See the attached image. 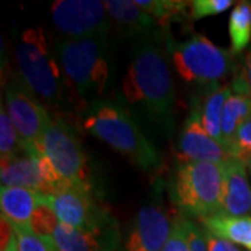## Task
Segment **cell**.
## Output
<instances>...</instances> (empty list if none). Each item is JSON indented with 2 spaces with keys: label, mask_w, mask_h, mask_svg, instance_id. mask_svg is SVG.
<instances>
[{
  "label": "cell",
  "mask_w": 251,
  "mask_h": 251,
  "mask_svg": "<svg viewBox=\"0 0 251 251\" xmlns=\"http://www.w3.org/2000/svg\"><path fill=\"white\" fill-rule=\"evenodd\" d=\"M232 94L230 85L214 84L208 90L201 103L202 126L215 141L222 144V115L226 99Z\"/></svg>",
  "instance_id": "obj_19"
},
{
  "label": "cell",
  "mask_w": 251,
  "mask_h": 251,
  "mask_svg": "<svg viewBox=\"0 0 251 251\" xmlns=\"http://www.w3.org/2000/svg\"><path fill=\"white\" fill-rule=\"evenodd\" d=\"M126 99L143 112L163 133L176 122V90L165 54L148 39L135 45L123 80Z\"/></svg>",
  "instance_id": "obj_1"
},
{
  "label": "cell",
  "mask_w": 251,
  "mask_h": 251,
  "mask_svg": "<svg viewBox=\"0 0 251 251\" xmlns=\"http://www.w3.org/2000/svg\"><path fill=\"white\" fill-rule=\"evenodd\" d=\"M233 4L232 0H193L190 1L188 17L191 20H201L209 16H216L229 10Z\"/></svg>",
  "instance_id": "obj_27"
},
{
  "label": "cell",
  "mask_w": 251,
  "mask_h": 251,
  "mask_svg": "<svg viewBox=\"0 0 251 251\" xmlns=\"http://www.w3.org/2000/svg\"><path fill=\"white\" fill-rule=\"evenodd\" d=\"M18 251H59L53 239L41 237L32 232H16Z\"/></svg>",
  "instance_id": "obj_28"
},
{
  "label": "cell",
  "mask_w": 251,
  "mask_h": 251,
  "mask_svg": "<svg viewBox=\"0 0 251 251\" xmlns=\"http://www.w3.org/2000/svg\"><path fill=\"white\" fill-rule=\"evenodd\" d=\"M41 194L29 188H0L1 215L9 221L16 232H32L29 227L31 216L39 204Z\"/></svg>",
  "instance_id": "obj_15"
},
{
  "label": "cell",
  "mask_w": 251,
  "mask_h": 251,
  "mask_svg": "<svg viewBox=\"0 0 251 251\" xmlns=\"http://www.w3.org/2000/svg\"><path fill=\"white\" fill-rule=\"evenodd\" d=\"M249 168H250V172H251V163H250V165H249Z\"/></svg>",
  "instance_id": "obj_33"
},
{
  "label": "cell",
  "mask_w": 251,
  "mask_h": 251,
  "mask_svg": "<svg viewBox=\"0 0 251 251\" xmlns=\"http://www.w3.org/2000/svg\"><path fill=\"white\" fill-rule=\"evenodd\" d=\"M50 10L54 25L70 38H105L110 27L105 1L57 0Z\"/></svg>",
  "instance_id": "obj_8"
},
{
  "label": "cell",
  "mask_w": 251,
  "mask_h": 251,
  "mask_svg": "<svg viewBox=\"0 0 251 251\" xmlns=\"http://www.w3.org/2000/svg\"><path fill=\"white\" fill-rule=\"evenodd\" d=\"M39 152L45 153L69 184L92 187L88 162L80 140L63 122L50 120L39 144Z\"/></svg>",
  "instance_id": "obj_7"
},
{
  "label": "cell",
  "mask_w": 251,
  "mask_h": 251,
  "mask_svg": "<svg viewBox=\"0 0 251 251\" xmlns=\"http://www.w3.org/2000/svg\"><path fill=\"white\" fill-rule=\"evenodd\" d=\"M7 113L17 130L23 148L39 152V144L50 123L46 109L28 91L27 85L11 82L6 90Z\"/></svg>",
  "instance_id": "obj_9"
},
{
  "label": "cell",
  "mask_w": 251,
  "mask_h": 251,
  "mask_svg": "<svg viewBox=\"0 0 251 251\" xmlns=\"http://www.w3.org/2000/svg\"><path fill=\"white\" fill-rule=\"evenodd\" d=\"M24 150L17 130L10 119L7 110L1 105L0 108V153L1 158H7Z\"/></svg>",
  "instance_id": "obj_23"
},
{
  "label": "cell",
  "mask_w": 251,
  "mask_h": 251,
  "mask_svg": "<svg viewBox=\"0 0 251 251\" xmlns=\"http://www.w3.org/2000/svg\"><path fill=\"white\" fill-rule=\"evenodd\" d=\"M135 4L152 16L159 27H168L172 21L186 14L190 1L183 0H134Z\"/></svg>",
  "instance_id": "obj_22"
},
{
  "label": "cell",
  "mask_w": 251,
  "mask_h": 251,
  "mask_svg": "<svg viewBox=\"0 0 251 251\" xmlns=\"http://www.w3.org/2000/svg\"><path fill=\"white\" fill-rule=\"evenodd\" d=\"M1 251H18V244H17V234L16 237L6 246H1Z\"/></svg>",
  "instance_id": "obj_32"
},
{
  "label": "cell",
  "mask_w": 251,
  "mask_h": 251,
  "mask_svg": "<svg viewBox=\"0 0 251 251\" xmlns=\"http://www.w3.org/2000/svg\"><path fill=\"white\" fill-rule=\"evenodd\" d=\"M57 225H59V219H57L53 209L39 200V204L35 208L34 214L31 216V222H29V227H31L32 233L41 236V237L53 239Z\"/></svg>",
  "instance_id": "obj_24"
},
{
  "label": "cell",
  "mask_w": 251,
  "mask_h": 251,
  "mask_svg": "<svg viewBox=\"0 0 251 251\" xmlns=\"http://www.w3.org/2000/svg\"><path fill=\"white\" fill-rule=\"evenodd\" d=\"M230 52L242 53L251 41V1H239L229 17Z\"/></svg>",
  "instance_id": "obj_21"
},
{
  "label": "cell",
  "mask_w": 251,
  "mask_h": 251,
  "mask_svg": "<svg viewBox=\"0 0 251 251\" xmlns=\"http://www.w3.org/2000/svg\"><path fill=\"white\" fill-rule=\"evenodd\" d=\"M225 163H177L169 184L172 202L188 216L198 219L216 215L221 208Z\"/></svg>",
  "instance_id": "obj_3"
},
{
  "label": "cell",
  "mask_w": 251,
  "mask_h": 251,
  "mask_svg": "<svg viewBox=\"0 0 251 251\" xmlns=\"http://www.w3.org/2000/svg\"><path fill=\"white\" fill-rule=\"evenodd\" d=\"M230 88L236 94L247 95L251 98V48L246 53L244 64L240 69V72L234 74V78L232 80Z\"/></svg>",
  "instance_id": "obj_29"
},
{
  "label": "cell",
  "mask_w": 251,
  "mask_h": 251,
  "mask_svg": "<svg viewBox=\"0 0 251 251\" xmlns=\"http://www.w3.org/2000/svg\"><path fill=\"white\" fill-rule=\"evenodd\" d=\"M1 187L29 188L39 193L38 153L21 150L17 153L1 158Z\"/></svg>",
  "instance_id": "obj_17"
},
{
  "label": "cell",
  "mask_w": 251,
  "mask_h": 251,
  "mask_svg": "<svg viewBox=\"0 0 251 251\" xmlns=\"http://www.w3.org/2000/svg\"><path fill=\"white\" fill-rule=\"evenodd\" d=\"M84 128L143 171L151 172L161 166L159 152L120 105L95 100L85 113Z\"/></svg>",
  "instance_id": "obj_2"
},
{
  "label": "cell",
  "mask_w": 251,
  "mask_h": 251,
  "mask_svg": "<svg viewBox=\"0 0 251 251\" xmlns=\"http://www.w3.org/2000/svg\"><path fill=\"white\" fill-rule=\"evenodd\" d=\"M175 219L161 202L145 204L128 229L125 251H162L171 237Z\"/></svg>",
  "instance_id": "obj_11"
},
{
  "label": "cell",
  "mask_w": 251,
  "mask_h": 251,
  "mask_svg": "<svg viewBox=\"0 0 251 251\" xmlns=\"http://www.w3.org/2000/svg\"><path fill=\"white\" fill-rule=\"evenodd\" d=\"M168 50L180 77L191 84H219L233 69V53L196 34L184 42L168 41Z\"/></svg>",
  "instance_id": "obj_6"
},
{
  "label": "cell",
  "mask_w": 251,
  "mask_h": 251,
  "mask_svg": "<svg viewBox=\"0 0 251 251\" xmlns=\"http://www.w3.org/2000/svg\"><path fill=\"white\" fill-rule=\"evenodd\" d=\"M64 77L82 97H99L108 85L109 63L105 38H69L57 44Z\"/></svg>",
  "instance_id": "obj_4"
},
{
  "label": "cell",
  "mask_w": 251,
  "mask_h": 251,
  "mask_svg": "<svg viewBox=\"0 0 251 251\" xmlns=\"http://www.w3.org/2000/svg\"><path fill=\"white\" fill-rule=\"evenodd\" d=\"M41 201L53 209L59 224L74 229H88L112 218L108 209L97 202L88 186H70L52 197L41 196Z\"/></svg>",
  "instance_id": "obj_10"
},
{
  "label": "cell",
  "mask_w": 251,
  "mask_h": 251,
  "mask_svg": "<svg viewBox=\"0 0 251 251\" xmlns=\"http://www.w3.org/2000/svg\"><path fill=\"white\" fill-rule=\"evenodd\" d=\"M191 221L184 215H177L175 219L171 237L162 251H190V229Z\"/></svg>",
  "instance_id": "obj_26"
},
{
  "label": "cell",
  "mask_w": 251,
  "mask_h": 251,
  "mask_svg": "<svg viewBox=\"0 0 251 251\" xmlns=\"http://www.w3.org/2000/svg\"><path fill=\"white\" fill-rule=\"evenodd\" d=\"M246 166L237 159L225 163L219 215L251 216V186Z\"/></svg>",
  "instance_id": "obj_14"
},
{
  "label": "cell",
  "mask_w": 251,
  "mask_h": 251,
  "mask_svg": "<svg viewBox=\"0 0 251 251\" xmlns=\"http://www.w3.org/2000/svg\"><path fill=\"white\" fill-rule=\"evenodd\" d=\"M18 70L29 90L48 102L63 97V75L50 54L44 29L27 28L16 44Z\"/></svg>",
  "instance_id": "obj_5"
},
{
  "label": "cell",
  "mask_w": 251,
  "mask_h": 251,
  "mask_svg": "<svg viewBox=\"0 0 251 251\" xmlns=\"http://www.w3.org/2000/svg\"><path fill=\"white\" fill-rule=\"evenodd\" d=\"M251 115V98L232 91L226 99L222 115V145L229 151L239 127Z\"/></svg>",
  "instance_id": "obj_20"
},
{
  "label": "cell",
  "mask_w": 251,
  "mask_h": 251,
  "mask_svg": "<svg viewBox=\"0 0 251 251\" xmlns=\"http://www.w3.org/2000/svg\"><path fill=\"white\" fill-rule=\"evenodd\" d=\"M201 229H202V233H204L206 250L208 251H242L232 242H227V240L221 239L215 234L209 233L204 227H201Z\"/></svg>",
  "instance_id": "obj_30"
},
{
  "label": "cell",
  "mask_w": 251,
  "mask_h": 251,
  "mask_svg": "<svg viewBox=\"0 0 251 251\" xmlns=\"http://www.w3.org/2000/svg\"><path fill=\"white\" fill-rule=\"evenodd\" d=\"M105 7L109 17L115 21L122 32L130 36L152 35L159 27L158 21L141 10L131 0H108Z\"/></svg>",
  "instance_id": "obj_16"
},
{
  "label": "cell",
  "mask_w": 251,
  "mask_h": 251,
  "mask_svg": "<svg viewBox=\"0 0 251 251\" xmlns=\"http://www.w3.org/2000/svg\"><path fill=\"white\" fill-rule=\"evenodd\" d=\"M177 163L187 162H215L226 163L232 158L230 152L221 143L208 134L201 119V103L196 100L191 105L186 123L180 133L177 143Z\"/></svg>",
  "instance_id": "obj_12"
},
{
  "label": "cell",
  "mask_w": 251,
  "mask_h": 251,
  "mask_svg": "<svg viewBox=\"0 0 251 251\" xmlns=\"http://www.w3.org/2000/svg\"><path fill=\"white\" fill-rule=\"evenodd\" d=\"M190 251H208L202 229L191 224L190 229Z\"/></svg>",
  "instance_id": "obj_31"
},
{
  "label": "cell",
  "mask_w": 251,
  "mask_h": 251,
  "mask_svg": "<svg viewBox=\"0 0 251 251\" xmlns=\"http://www.w3.org/2000/svg\"><path fill=\"white\" fill-rule=\"evenodd\" d=\"M229 152L233 159H237L244 165L251 163V115L239 127L233 141L230 144Z\"/></svg>",
  "instance_id": "obj_25"
},
{
  "label": "cell",
  "mask_w": 251,
  "mask_h": 251,
  "mask_svg": "<svg viewBox=\"0 0 251 251\" xmlns=\"http://www.w3.org/2000/svg\"><path fill=\"white\" fill-rule=\"evenodd\" d=\"M53 240L59 251H120V232L113 216L88 229H74L59 224Z\"/></svg>",
  "instance_id": "obj_13"
},
{
  "label": "cell",
  "mask_w": 251,
  "mask_h": 251,
  "mask_svg": "<svg viewBox=\"0 0 251 251\" xmlns=\"http://www.w3.org/2000/svg\"><path fill=\"white\" fill-rule=\"evenodd\" d=\"M201 227L233 244L251 250V216L216 215L201 218Z\"/></svg>",
  "instance_id": "obj_18"
}]
</instances>
